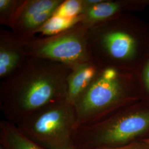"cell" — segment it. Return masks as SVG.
<instances>
[{"label": "cell", "instance_id": "obj_18", "mask_svg": "<svg viewBox=\"0 0 149 149\" xmlns=\"http://www.w3.org/2000/svg\"><path fill=\"white\" fill-rule=\"evenodd\" d=\"M0 149H2V148H1V147H0Z\"/></svg>", "mask_w": 149, "mask_h": 149}, {"label": "cell", "instance_id": "obj_6", "mask_svg": "<svg viewBox=\"0 0 149 149\" xmlns=\"http://www.w3.org/2000/svg\"><path fill=\"white\" fill-rule=\"evenodd\" d=\"M88 29L81 23L56 35L25 40L29 57L46 59L63 64L71 69L93 61L88 44Z\"/></svg>", "mask_w": 149, "mask_h": 149}, {"label": "cell", "instance_id": "obj_17", "mask_svg": "<svg viewBox=\"0 0 149 149\" xmlns=\"http://www.w3.org/2000/svg\"><path fill=\"white\" fill-rule=\"evenodd\" d=\"M144 141H145V142H146L147 144H149V139H146V140H144Z\"/></svg>", "mask_w": 149, "mask_h": 149}, {"label": "cell", "instance_id": "obj_7", "mask_svg": "<svg viewBox=\"0 0 149 149\" xmlns=\"http://www.w3.org/2000/svg\"><path fill=\"white\" fill-rule=\"evenodd\" d=\"M63 0H19L10 28L24 40L35 37Z\"/></svg>", "mask_w": 149, "mask_h": 149}, {"label": "cell", "instance_id": "obj_2", "mask_svg": "<svg viewBox=\"0 0 149 149\" xmlns=\"http://www.w3.org/2000/svg\"><path fill=\"white\" fill-rule=\"evenodd\" d=\"M93 61L101 69L136 72L149 53V24L133 13L88 29Z\"/></svg>", "mask_w": 149, "mask_h": 149}, {"label": "cell", "instance_id": "obj_10", "mask_svg": "<svg viewBox=\"0 0 149 149\" xmlns=\"http://www.w3.org/2000/svg\"><path fill=\"white\" fill-rule=\"evenodd\" d=\"M101 69L93 61L80 64L71 69L67 77L66 100L74 105L100 72Z\"/></svg>", "mask_w": 149, "mask_h": 149}, {"label": "cell", "instance_id": "obj_8", "mask_svg": "<svg viewBox=\"0 0 149 149\" xmlns=\"http://www.w3.org/2000/svg\"><path fill=\"white\" fill-rule=\"evenodd\" d=\"M149 6V0H101L86 10L81 23L90 29L123 14L144 10Z\"/></svg>", "mask_w": 149, "mask_h": 149}, {"label": "cell", "instance_id": "obj_3", "mask_svg": "<svg viewBox=\"0 0 149 149\" xmlns=\"http://www.w3.org/2000/svg\"><path fill=\"white\" fill-rule=\"evenodd\" d=\"M139 101L140 96L135 72L101 69L74 103L77 127L99 122Z\"/></svg>", "mask_w": 149, "mask_h": 149}, {"label": "cell", "instance_id": "obj_1", "mask_svg": "<svg viewBox=\"0 0 149 149\" xmlns=\"http://www.w3.org/2000/svg\"><path fill=\"white\" fill-rule=\"evenodd\" d=\"M71 69L46 59L29 57L0 83V110L4 119L17 124L45 107L66 100Z\"/></svg>", "mask_w": 149, "mask_h": 149}, {"label": "cell", "instance_id": "obj_11", "mask_svg": "<svg viewBox=\"0 0 149 149\" xmlns=\"http://www.w3.org/2000/svg\"><path fill=\"white\" fill-rule=\"evenodd\" d=\"M0 147L2 149H45L27 137L15 124L0 121Z\"/></svg>", "mask_w": 149, "mask_h": 149}, {"label": "cell", "instance_id": "obj_12", "mask_svg": "<svg viewBox=\"0 0 149 149\" xmlns=\"http://www.w3.org/2000/svg\"><path fill=\"white\" fill-rule=\"evenodd\" d=\"M82 19V15L73 18H65L53 15L38 31L37 34H40L39 37L56 35L79 24Z\"/></svg>", "mask_w": 149, "mask_h": 149}, {"label": "cell", "instance_id": "obj_14", "mask_svg": "<svg viewBox=\"0 0 149 149\" xmlns=\"http://www.w3.org/2000/svg\"><path fill=\"white\" fill-rule=\"evenodd\" d=\"M84 11L82 0H63L54 15L65 18H73L82 15Z\"/></svg>", "mask_w": 149, "mask_h": 149}, {"label": "cell", "instance_id": "obj_16", "mask_svg": "<svg viewBox=\"0 0 149 149\" xmlns=\"http://www.w3.org/2000/svg\"><path fill=\"white\" fill-rule=\"evenodd\" d=\"M100 149H149V145L144 141H140L113 148H106Z\"/></svg>", "mask_w": 149, "mask_h": 149}, {"label": "cell", "instance_id": "obj_9", "mask_svg": "<svg viewBox=\"0 0 149 149\" xmlns=\"http://www.w3.org/2000/svg\"><path fill=\"white\" fill-rule=\"evenodd\" d=\"M29 56L25 40L13 32L0 28V80L21 68Z\"/></svg>", "mask_w": 149, "mask_h": 149}, {"label": "cell", "instance_id": "obj_4", "mask_svg": "<svg viewBox=\"0 0 149 149\" xmlns=\"http://www.w3.org/2000/svg\"><path fill=\"white\" fill-rule=\"evenodd\" d=\"M149 139V106L141 101L97 122L77 127L75 149L113 148Z\"/></svg>", "mask_w": 149, "mask_h": 149}, {"label": "cell", "instance_id": "obj_15", "mask_svg": "<svg viewBox=\"0 0 149 149\" xmlns=\"http://www.w3.org/2000/svg\"><path fill=\"white\" fill-rule=\"evenodd\" d=\"M19 0H0V23L10 27Z\"/></svg>", "mask_w": 149, "mask_h": 149}, {"label": "cell", "instance_id": "obj_5", "mask_svg": "<svg viewBox=\"0 0 149 149\" xmlns=\"http://www.w3.org/2000/svg\"><path fill=\"white\" fill-rule=\"evenodd\" d=\"M16 125L45 149H75L77 116L74 106L67 100L45 107Z\"/></svg>", "mask_w": 149, "mask_h": 149}, {"label": "cell", "instance_id": "obj_13", "mask_svg": "<svg viewBox=\"0 0 149 149\" xmlns=\"http://www.w3.org/2000/svg\"><path fill=\"white\" fill-rule=\"evenodd\" d=\"M140 101L149 106V53L135 72Z\"/></svg>", "mask_w": 149, "mask_h": 149}]
</instances>
